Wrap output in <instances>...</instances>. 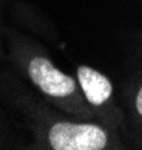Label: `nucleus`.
<instances>
[{"label": "nucleus", "instance_id": "3", "mask_svg": "<svg viewBox=\"0 0 142 150\" xmlns=\"http://www.w3.org/2000/svg\"><path fill=\"white\" fill-rule=\"evenodd\" d=\"M78 80L90 104L99 107L102 104H105L111 98V93H112L111 81L103 74L97 72L96 69L88 68V66H79Z\"/></svg>", "mask_w": 142, "mask_h": 150}, {"label": "nucleus", "instance_id": "2", "mask_svg": "<svg viewBox=\"0 0 142 150\" xmlns=\"http://www.w3.org/2000/svg\"><path fill=\"white\" fill-rule=\"evenodd\" d=\"M29 75L32 81L39 89L53 98H66L70 96L75 89L76 83L72 77L60 72L53 66L49 60L45 57H34L29 63Z\"/></svg>", "mask_w": 142, "mask_h": 150}, {"label": "nucleus", "instance_id": "4", "mask_svg": "<svg viewBox=\"0 0 142 150\" xmlns=\"http://www.w3.org/2000/svg\"><path fill=\"white\" fill-rule=\"evenodd\" d=\"M135 104H136V110L139 112V116H142V86H141V89L136 95V102Z\"/></svg>", "mask_w": 142, "mask_h": 150}, {"label": "nucleus", "instance_id": "1", "mask_svg": "<svg viewBox=\"0 0 142 150\" xmlns=\"http://www.w3.org/2000/svg\"><path fill=\"white\" fill-rule=\"evenodd\" d=\"M48 140L56 150H100L108 144V134L97 125L60 122L49 129Z\"/></svg>", "mask_w": 142, "mask_h": 150}]
</instances>
